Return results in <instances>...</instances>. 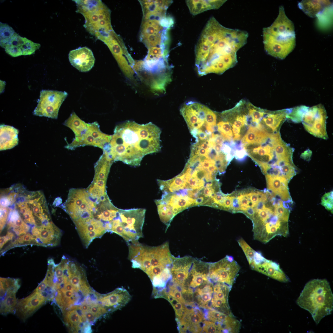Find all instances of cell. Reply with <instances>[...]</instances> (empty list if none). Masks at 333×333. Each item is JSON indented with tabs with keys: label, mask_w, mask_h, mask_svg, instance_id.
<instances>
[{
	"label": "cell",
	"mask_w": 333,
	"mask_h": 333,
	"mask_svg": "<svg viewBox=\"0 0 333 333\" xmlns=\"http://www.w3.org/2000/svg\"><path fill=\"white\" fill-rule=\"evenodd\" d=\"M247 32L226 27L211 17L195 47V64L201 76L221 74L237 63L236 52L246 43Z\"/></svg>",
	"instance_id": "1"
},
{
	"label": "cell",
	"mask_w": 333,
	"mask_h": 333,
	"mask_svg": "<svg viewBox=\"0 0 333 333\" xmlns=\"http://www.w3.org/2000/svg\"><path fill=\"white\" fill-rule=\"evenodd\" d=\"M113 132L102 150L114 162L121 161L138 166L145 156L161 150V131L151 122L141 124L127 121L116 125Z\"/></svg>",
	"instance_id": "2"
},
{
	"label": "cell",
	"mask_w": 333,
	"mask_h": 333,
	"mask_svg": "<svg viewBox=\"0 0 333 333\" xmlns=\"http://www.w3.org/2000/svg\"><path fill=\"white\" fill-rule=\"evenodd\" d=\"M128 244V259L132 267L142 270L152 282L160 279L164 272L171 268L173 256L168 242L154 247L143 245L138 241Z\"/></svg>",
	"instance_id": "3"
},
{
	"label": "cell",
	"mask_w": 333,
	"mask_h": 333,
	"mask_svg": "<svg viewBox=\"0 0 333 333\" xmlns=\"http://www.w3.org/2000/svg\"><path fill=\"white\" fill-rule=\"evenodd\" d=\"M296 302L300 307L308 311L318 324L333 310V295L329 282L326 279L309 281L306 284Z\"/></svg>",
	"instance_id": "4"
},
{
	"label": "cell",
	"mask_w": 333,
	"mask_h": 333,
	"mask_svg": "<svg viewBox=\"0 0 333 333\" xmlns=\"http://www.w3.org/2000/svg\"><path fill=\"white\" fill-rule=\"evenodd\" d=\"M14 199L10 207L15 208L29 226H40L51 220L47 201L40 191H30L19 184L14 185Z\"/></svg>",
	"instance_id": "5"
},
{
	"label": "cell",
	"mask_w": 333,
	"mask_h": 333,
	"mask_svg": "<svg viewBox=\"0 0 333 333\" xmlns=\"http://www.w3.org/2000/svg\"><path fill=\"white\" fill-rule=\"evenodd\" d=\"M146 211L142 208L120 209L110 224V232L120 236L128 243L138 241L143 237Z\"/></svg>",
	"instance_id": "6"
},
{
	"label": "cell",
	"mask_w": 333,
	"mask_h": 333,
	"mask_svg": "<svg viewBox=\"0 0 333 333\" xmlns=\"http://www.w3.org/2000/svg\"><path fill=\"white\" fill-rule=\"evenodd\" d=\"M240 268L232 257L227 255L217 262L209 263L208 280L213 283H222L232 287Z\"/></svg>",
	"instance_id": "7"
},
{
	"label": "cell",
	"mask_w": 333,
	"mask_h": 333,
	"mask_svg": "<svg viewBox=\"0 0 333 333\" xmlns=\"http://www.w3.org/2000/svg\"><path fill=\"white\" fill-rule=\"evenodd\" d=\"M68 95L65 91L42 90L38 104L33 111L34 115L57 119L59 109Z\"/></svg>",
	"instance_id": "8"
},
{
	"label": "cell",
	"mask_w": 333,
	"mask_h": 333,
	"mask_svg": "<svg viewBox=\"0 0 333 333\" xmlns=\"http://www.w3.org/2000/svg\"><path fill=\"white\" fill-rule=\"evenodd\" d=\"M327 113L321 104L308 107L304 113L302 121L309 133L314 136L327 140L328 136L326 130Z\"/></svg>",
	"instance_id": "9"
},
{
	"label": "cell",
	"mask_w": 333,
	"mask_h": 333,
	"mask_svg": "<svg viewBox=\"0 0 333 333\" xmlns=\"http://www.w3.org/2000/svg\"><path fill=\"white\" fill-rule=\"evenodd\" d=\"M209 108L199 102L189 101L185 103L180 109L191 134L206 124Z\"/></svg>",
	"instance_id": "10"
},
{
	"label": "cell",
	"mask_w": 333,
	"mask_h": 333,
	"mask_svg": "<svg viewBox=\"0 0 333 333\" xmlns=\"http://www.w3.org/2000/svg\"><path fill=\"white\" fill-rule=\"evenodd\" d=\"M265 51L269 55L283 60L291 52L296 45L295 36L280 38L272 36L263 31Z\"/></svg>",
	"instance_id": "11"
},
{
	"label": "cell",
	"mask_w": 333,
	"mask_h": 333,
	"mask_svg": "<svg viewBox=\"0 0 333 333\" xmlns=\"http://www.w3.org/2000/svg\"><path fill=\"white\" fill-rule=\"evenodd\" d=\"M204 312L198 306L185 305L184 311L179 319H176L178 328L181 333H200L202 332Z\"/></svg>",
	"instance_id": "12"
},
{
	"label": "cell",
	"mask_w": 333,
	"mask_h": 333,
	"mask_svg": "<svg viewBox=\"0 0 333 333\" xmlns=\"http://www.w3.org/2000/svg\"><path fill=\"white\" fill-rule=\"evenodd\" d=\"M251 268L276 280L287 282L289 279L279 265L265 258L260 252L256 251L252 262L249 264Z\"/></svg>",
	"instance_id": "13"
},
{
	"label": "cell",
	"mask_w": 333,
	"mask_h": 333,
	"mask_svg": "<svg viewBox=\"0 0 333 333\" xmlns=\"http://www.w3.org/2000/svg\"><path fill=\"white\" fill-rule=\"evenodd\" d=\"M96 302L103 306L108 312H113L124 306L131 300V296L123 287H118L109 293L100 294L95 292Z\"/></svg>",
	"instance_id": "14"
},
{
	"label": "cell",
	"mask_w": 333,
	"mask_h": 333,
	"mask_svg": "<svg viewBox=\"0 0 333 333\" xmlns=\"http://www.w3.org/2000/svg\"><path fill=\"white\" fill-rule=\"evenodd\" d=\"M47 301L41 293L34 291L27 297L18 301L15 312L20 319L25 320Z\"/></svg>",
	"instance_id": "15"
},
{
	"label": "cell",
	"mask_w": 333,
	"mask_h": 333,
	"mask_svg": "<svg viewBox=\"0 0 333 333\" xmlns=\"http://www.w3.org/2000/svg\"><path fill=\"white\" fill-rule=\"evenodd\" d=\"M263 31L276 37L295 36L294 24L286 16L283 6L279 7L278 15L274 22L269 27L263 28Z\"/></svg>",
	"instance_id": "16"
},
{
	"label": "cell",
	"mask_w": 333,
	"mask_h": 333,
	"mask_svg": "<svg viewBox=\"0 0 333 333\" xmlns=\"http://www.w3.org/2000/svg\"><path fill=\"white\" fill-rule=\"evenodd\" d=\"M209 263L195 258L188 277L181 289L194 292L208 279Z\"/></svg>",
	"instance_id": "17"
},
{
	"label": "cell",
	"mask_w": 333,
	"mask_h": 333,
	"mask_svg": "<svg viewBox=\"0 0 333 333\" xmlns=\"http://www.w3.org/2000/svg\"><path fill=\"white\" fill-rule=\"evenodd\" d=\"M63 312L64 323L70 331L91 332L90 324L84 321L80 306H73L68 310L63 311Z\"/></svg>",
	"instance_id": "18"
},
{
	"label": "cell",
	"mask_w": 333,
	"mask_h": 333,
	"mask_svg": "<svg viewBox=\"0 0 333 333\" xmlns=\"http://www.w3.org/2000/svg\"><path fill=\"white\" fill-rule=\"evenodd\" d=\"M195 258L190 256L176 257L174 256L170 270L171 281L180 286L184 285L187 279Z\"/></svg>",
	"instance_id": "19"
},
{
	"label": "cell",
	"mask_w": 333,
	"mask_h": 333,
	"mask_svg": "<svg viewBox=\"0 0 333 333\" xmlns=\"http://www.w3.org/2000/svg\"><path fill=\"white\" fill-rule=\"evenodd\" d=\"M68 59L71 64L81 72H87L93 67L95 59L92 51L87 47L71 51Z\"/></svg>",
	"instance_id": "20"
},
{
	"label": "cell",
	"mask_w": 333,
	"mask_h": 333,
	"mask_svg": "<svg viewBox=\"0 0 333 333\" xmlns=\"http://www.w3.org/2000/svg\"><path fill=\"white\" fill-rule=\"evenodd\" d=\"M213 284V292L209 309L227 314L231 313L228 303V296L232 287L222 283Z\"/></svg>",
	"instance_id": "21"
},
{
	"label": "cell",
	"mask_w": 333,
	"mask_h": 333,
	"mask_svg": "<svg viewBox=\"0 0 333 333\" xmlns=\"http://www.w3.org/2000/svg\"><path fill=\"white\" fill-rule=\"evenodd\" d=\"M90 198L86 189L72 188L69 190L68 198L62 206L72 219L82 205Z\"/></svg>",
	"instance_id": "22"
},
{
	"label": "cell",
	"mask_w": 333,
	"mask_h": 333,
	"mask_svg": "<svg viewBox=\"0 0 333 333\" xmlns=\"http://www.w3.org/2000/svg\"><path fill=\"white\" fill-rule=\"evenodd\" d=\"M290 108L274 111L266 110L260 122L267 131L279 132L281 126L287 119Z\"/></svg>",
	"instance_id": "23"
},
{
	"label": "cell",
	"mask_w": 333,
	"mask_h": 333,
	"mask_svg": "<svg viewBox=\"0 0 333 333\" xmlns=\"http://www.w3.org/2000/svg\"><path fill=\"white\" fill-rule=\"evenodd\" d=\"M160 200L172 209L175 216L188 207L195 206V199L174 193H164Z\"/></svg>",
	"instance_id": "24"
},
{
	"label": "cell",
	"mask_w": 333,
	"mask_h": 333,
	"mask_svg": "<svg viewBox=\"0 0 333 333\" xmlns=\"http://www.w3.org/2000/svg\"><path fill=\"white\" fill-rule=\"evenodd\" d=\"M268 189L285 201H290L291 197L288 188L289 181L282 176L265 175Z\"/></svg>",
	"instance_id": "25"
},
{
	"label": "cell",
	"mask_w": 333,
	"mask_h": 333,
	"mask_svg": "<svg viewBox=\"0 0 333 333\" xmlns=\"http://www.w3.org/2000/svg\"><path fill=\"white\" fill-rule=\"evenodd\" d=\"M213 292V283L209 280L206 281L195 290L193 301L199 307L208 309Z\"/></svg>",
	"instance_id": "26"
},
{
	"label": "cell",
	"mask_w": 333,
	"mask_h": 333,
	"mask_svg": "<svg viewBox=\"0 0 333 333\" xmlns=\"http://www.w3.org/2000/svg\"><path fill=\"white\" fill-rule=\"evenodd\" d=\"M1 151L12 149L18 143L19 130L14 127L1 125L0 126Z\"/></svg>",
	"instance_id": "27"
},
{
	"label": "cell",
	"mask_w": 333,
	"mask_h": 333,
	"mask_svg": "<svg viewBox=\"0 0 333 333\" xmlns=\"http://www.w3.org/2000/svg\"><path fill=\"white\" fill-rule=\"evenodd\" d=\"M298 5L307 15L314 18L332 6V3L328 0H302L298 3Z\"/></svg>",
	"instance_id": "28"
},
{
	"label": "cell",
	"mask_w": 333,
	"mask_h": 333,
	"mask_svg": "<svg viewBox=\"0 0 333 333\" xmlns=\"http://www.w3.org/2000/svg\"><path fill=\"white\" fill-rule=\"evenodd\" d=\"M227 0H186L190 13L193 15L205 11L220 8Z\"/></svg>",
	"instance_id": "29"
},
{
	"label": "cell",
	"mask_w": 333,
	"mask_h": 333,
	"mask_svg": "<svg viewBox=\"0 0 333 333\" xmlns=\"http://www.w3.org/2000/svg\"><path fill=\"white\" fill-rule=\"evenodd\" d=\"M160 190L164 193H172L184 189L187 181L185 173L182 172L176 177L167 180H157Z\"/></svg>",
	"instance_id": "30"
},
{
	"label": "cell",
	"mask_w": 333,
	"mask_h": 333,
	"mask_svg": "<svg viewBox=\"0 0 333 333\" xmlns=\"http://www.w3.org/2000/svg\"><path fill=\"white\" fill-rule=\"evenodd\" d=\"M114 162L108 153L103 151L94 165L95 174L93 180H107L111 166Z\"/></svg>",
	"instance_id": "31"
},
{
	"label": "cell",
	"mask_w": 333,
	"mask_h": 333,
	"mask_svg": "<svg viewBox=\"0 0 333 333\" xmlns=\"http://www.w3.org/2000/svg\"><path fill=\"white\" fill-rule=\"evenodd\" d=\"M63 124L73 131L76 138L81 137L84 134L88 128L87 123L81 120L74 112L71 113Z\"/></svg>",
	"instance_id": "32"
},
{
	"label": "cell",
	"mask_w": 333,
	"mask_h": 333,
	"mask_svg": "<svg viewBox=\"0 0 333 333\" xmlns=\"http://www.w3.org/2000/svg\"><path fill=\"white\" fill-rule=\"evenodd\" d=\"M161 19L143 20L141 28L140 40L149 35L158 34L166 29L170 28L163 26L161 23Z\"/></svg>",
	"instance_id": "33"
},
{
	"label": "cell",
	"mask_w": 333,
	"mask_h": 333,
	"mask_svg": "<svg viewBox=\"0 0 333 333\" xmlns=\"http://www.w3.org/2000/svg\"><path fill=\"white\" fill-rule=\"evenodd\" d=\"M16 293L11 290H7L4 297L1 299L0 313L2 314H7L15 312L18 302L16 297Z\"/></svg>",
	"instance_id": "34"
},
{
	"label": "cell",
	"mask_w": 333,
	"mask_h": 333,
	"mask_svg": "<svg viewBox=\"0 0 333 333\" xmlns=\"http://www.w3.org/2000/svg\"><path fill=\"white\" fill-rule=\"evenodd\" d=\"M157 205L158 214L161 220L167 225V228L175 216L172 209L168 205L162 202L160 199L155 200Z\"/></svg>",
	"instance_id": "35"
},
{
	"label": "cell",
	"mask_w": 333,
	"mask_h": 333,
	"mask_svg": "<svg viewBox=\"0 0 333 333\" xmlns=\"http://www.w3.org/2000/svg\"><path fill=\"white\" fill-rule=\"evenodd\" d=\"M248 117L250 118L249 121L255 125V126L260 122L265 113L266 110L257 108L250 103L247 104Z\"/></svg>",
	"instance_id": "36"
},
{
	"label": "cell",
	"mask_w": 333,
	"mask_h": 333,
	"mask_svg": "<svg viewBox=\"0 0 333 333\" xmlns=\"http://www.w3.org/2000/svg\"><path fill=\"white\" fill-rule=\"evenodd\" d=\"M220 115L221 120L217 124V129L225 140L230 141L233 136L230 124L221 114Z\"/></svg>",
	"instance_id": "37"
},
{
	"label": "cell",
	"mask_w": 333,
	"mask_h": 333,
	"mask_svg": "<svg viewBox=\"0 0 333 333\" xmlns=\"http://www.w3.org/2000/svg\"><path fill=\"white\" fill-rule=\"evenodd\" d=\"M15 32L14 30L6 23H0V45L4 48L9 40Z\"/></svg>",
	"instance_id": "38"
},
{
	"label": "cell",
	"mask_w": 333,
	"mask_h": 333,
	"mask_svg": "<svg viewBox=\"0 0 333 333\" xmlns=\"http://www.w3.org/2000/svg\"><path fill=\"white\" fill-rule=\"evenodd\" d=\"M309 107L301 105L290 108L287 119L295 123L302 122L304 114Z\"/></svg>",
	"instance_id": "39"
},
{
	"label": "cell",
	"mask_w": 333,
	"mask_h": 333,
	"mask_svg": "<svg viewBox=\"0 0 333 333\" xmlns=\"http://www.w3.org/2000/svg\"><path fill=\"white\" fill-rule=\"evenodd\" d=\"M23 44L20 47L23 55H30L34 53L41 46L40 44L35 43L25 37H23Z\"/></svg>",
	"instance_id": "40"
},
{
	"label": "cell",
	"mask_w": 333,
	"mask_h": 333,
	"mask_svg": "<svg viewBox=\"0 0 333 333\" xmlns=\"http://www.w3.org/2000/svg\"><path fill=\"white\" fill-rule=\"evenodd\" d=\"M163 298L166 299L173 306L176 318L180 319L182 316L184 311L185 305L177 299L168 295H164Z\"/></svg>",
	"instance_id": "41"
},
{
	"label": "cell",
	"mask_w": 333,
	"mask_h": 333,
	"mask_svg": "<svg viewBox=\"0 0 333 333\" xmlns=\"http://www.w3.org/2000/svg\"><path fill=\"white\" fill-rule=\"evenodd\" d=\"M237 242L244 253L249 264H250L254 257L256 251L242 238L238 240Z\"/></svg>",
	"instance_id": "42"
},
{
	"label": "cell",
	"mask_w": 333,
	"mask_h": 333,
	"mask_svg": "<svg viewBox=\"0 0 333 333\" xmlns=\"http://www.w3.org/2000/svg\"><path fill=\"white\" fill-rule=\"evenodd\" d=\"M87 303L89 305V310L93 313L97 318L108 312L105 308L98 303L92 302Z\"/></svg>",
	"instance_id": "43"
},
{
	"label": "cell",
	"mask_w": 333,
	"mask_h": 333,
	"mask_svg": "<svg viewBox=\"0 0 333 333\" xmlns=\"http://www.w3.org/2000/svg\"><path fill=\"white\" fill-rule=\"evenodd\" d=\"M23 37L15 32L6 44L4 49L20 47L23 44Z\"/></svg>",
	"instance_id": "44"
},
{
	"label": "cell",
	"mask_w": 333,
	"mask_h": 333,
	"mask_svg": "<svg viewBox=\"0 0 333 333\" xmlns=\"http://www.w3.org/2000/svg\"><path fill=\"white\" fill-rule=\"evenodd\" d=\"M202 328V332L205 333H221L219 326L215 323L208 320L203 321Z\"/></svg>",
	"instance_id": "45"
},
{
	"label": "cell",
	"mask_w": 333,
	"mask_h": 333,
	"mask_svg": "<svg viewBox=\"0 0 333 333\" xmlns=\"http://www.w3.org/2000/svg\"><path fill=\"white\" fill-rule=\"evenodd\" d=\"M333 191L325 193L321 198V204L325 208L331 212L333 211Z\"/></svg>",
	"instance_id": "46"
},
{
	"label": "cell",
	"mask_w": 333,
	"mask_h": 333,
	"mask_svg": "<svg viewBox=\"0 0 333 333\" xmlns=\"http://www.w3.org/2000/svg\"><path fill=\"white\" fill-rule=\"evenodd\" d=\"M11 208L9 207L0 206V230L4 228L8 221Z\"/></svg>",
	"instance_id": "47"
},
{
	"label": "cell",
	"mask_w": 333,
	"mask_h": 333,
	"mask_svg": "<svg viewBox=\"0 0 333 333\" xmlns=\"http://www.w3.org/2000/svg\"><path fill=\"white\" fill-rule=\"evenodd\" d=\"M237 198L240 206V210L244 212L248 208L251 207L250 205L251 202L247 193L240 194L238 196Z\"/></svg>",
	"instance_id": "48"
},
{
	"label": "cell",
	"mask_w": 333,
	"mask_h": 333,
	"mask_svg": "<svg viewBox=\"0 0 333 333\" xmlns=\"http://www.w3.org/2000/svg\"><path fill=\"white\" fill-rule=\"evenodd\" d=\"M6 52L12 57H15L23 55V51L20 47L5 48Z\"/></svg>",
	"instance_id": "49"
},
{
	"label": "cell",
	"mask_w": 333,
	"mask_h": 333,
	"mask_svg": "<svg viewBox=\"0 0 333 333\" xmlns=\"http://www.w3.org/2000/svg\"><path fill=\"white\" fill-rule=\"evenodd\" d=\"M247 195L252 203L251 207H254L259 200V195L257 192H251L247 193Z\"/></svg>",
	"instance_id": "50"
},
{
	"label": "cell",
	"mask_w": 333,
	"mask_h": 333,
	"mask_svg": "<svg viewBox=\"0 0 333 333\" xmlns=\"http://www.w3.org/2000/svg\"><path fill=\"white\" fill-rule=\"evenodd\" d=\"M234 197L233 196H224L220 207L224 208H230Z\"/></svg>",
	"instance_id": "51"
},
{
	"label": "cell",
	"mask_w": 333,
	"mask_h": 333,
	"mask_svg": "<svg viewBox=\"0 0 333 333\" xmlns=\"http://www.w3.org/2000/svg\"><path fill=\"white\" fill-rule=\"evenodd\" d=\"M83 313L84 314L85 319L86 321L90 324H92L97 319L96 316L89 310Z\"/></svg>",
	"instance_id": "52"
},
{
	"label": "cell",
	"mask_w": 333,
	"mask_h": 333,
	"mask_svg": "<svg viewBox=\"0 0 333 333\" xmlns=\"http://www.w3.org/2000/svg\"><path fill=\"white\" fill-rule=\"evenodd\" d=\"M247 153L243 148L240 150H236L234 152V156L238 160H242L244 158Z\"/></svg>",
	"instance_id": "53"
},
{
	"label": "cell",
	"mask_w": 333,
	"mask_h": 333,
	"mask_svg": "<svg viewBox=\"0 0 333 333\" xmlns=\"http://www.w3.org/2000/svg\"><path fill=\"white\" fill-rule=\"evenodd\" d=\"M48 286L47 280L45 277L34 291L41 293Z\"/></svg>",
	"instance_id": "54"
},
{
	"label": "cell",
	"mask_w": 333,
	"mask_h": 333,
	"mask_svg": "<svg viewBox=\"0 0 333 333\" xmlns=\"http://www.w3.org/2000/svg\"><path fill=\"white\" fill-rule=\"evenodd\" d=\"M240 208V206L238 199L237 198L234 197L230 208L234 210H239Z\"/></svg>",
	"instance_id": "55"
},
{
	"label": "cell",
	"mask_w": 333,
	"mask_h": 333,
	"mask_svg": "<svg viewBox=\"0 0 333 333\" xmlns=\"http://www.w3.org/2000/svg\"><path fill=\"white\" fill-rule=\"evenodd\" d=\"M312 154V152L310 150H307L302 154V158L304 159L308 160L310 159Z\"/></svg>",
	"instance_id": "56"
}]
</instances>
